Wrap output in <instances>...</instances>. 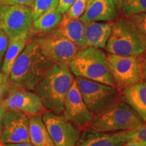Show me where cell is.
<instances>
[{
  "label": "cell",
  "mask_w": 146,
  "mask_h": 146,
  "mask_svg": "<svg viewBox=\"0 0 146 146\" xmlns=\"http://www.w3.org/2000/svg\"><path fill=\"white\" fill-rule=\"evenodd\" d=\"M54 62L45 58L34 39H31L14 62L10 76L17 86L34 91Z\"/></svg>",
  "instance_id": "1"
},
{
  "label": "cell",
  "mask_w": 146,
  "mask_h": 146,
  "mask_svg": "<svg viewBox=\"0 0 146 146\" xmlns=\"http://www.w3.org/2000/svg\"><path fill=\"white\" fill-rule=\"evenodd\" d=\"M74 81L68 66L54 63L34 91L45 109L62 114L66 96Z\"/></svg>",
  "instance_id": "2"
},
{
  "label": "cell",
  "mask_w": 146,
  "mask_h": 146,
  "mask_svg": "<svg viewBox=\"0 0 146 146\" xmlns=\"http://www.w3.org/2000/svg\"><path fill=\"white\" fill-rule=\"evenodd\" d=\"M68 68L74 76L116 87L106 54L102 49L88 47L78 50L68 64Z\"/></svg>",
  "instance_id": "3"
},
{
  "label": "cell",
  "mask_w": 146,
  "mask_h": 146,
  "mask_svg": "<svg viewBox=\"0 0 146 146\" xmlns=\"http://www.w3.org/2000/svg\"><path fill=\"white\" fill-rule=\"evenodd\" d=\"M144 124L140 116L120 98L95 114L89 129L98 132H116L136 129Z\"/></svg>",
  "instance_id": "4"
},
{
  "label": "cell",
  "mask_w": 146,
  "mask_h": 146,
  "mask_svg": "<svg viewBox=\"0 0 146 146\" xmlns=\"http://www.w3.org/2000/svg\"><path fill=\"white\" fill-rule=\"evenodd\" d=\"M106 58L116 87L120 92L143 81V54L119 56L107 53Z\"/></svg>",
  "instance_id": "5"
},
{
  "label": "cell",
  "mask_w": 146,
  "mask_h": 146,
  "mask_svg": "<svg viewBox=\"0 0 146 146\" xmlns=\"http://www.w3.org/2000/svg\"><path fill=\"white\" fill-rule=\"evenodd\" d=\"M105 49L108 53L119 56L140 55L145 52L137 35L125 17L118 18L113 23Z\"/></svg>",
  "instance_id": "6"
},
{
  "label": "cell",
  "mask_w": 146,
  "mask_h": 146,
  "mask_svg": "<svg viewBox=\"0 0 146 146\" xmlns=\"http://www.w3.org/2000/svg\"><path fill=\"white\" fill-rule=\"evenodd\" d=\"M75 82L84 102L94 114L120 99V93L116 87L78 76Z\"/></svg>",
  "instance_id": "7"
},
{
  "label": "cell",
  "mask_w": 146,
  "mask_h": 146,
  "mask_svg": "<svg viewBox=\"0 0 146 146\" xmlns=\"http://www.w3.org/2000/svg\"><path fill=\"white\" fill-rule=\"evenodd\" d=\"M33 39L39 45L43 56L54 63L68 66L78 51L74 43L54 30L47 33L38 35Z\"/></svg>",
  "instance_id": "8"
},
{
  "label": "cell",
  "mask_w": 146,
  "mask_h": 146,
  "mask_svg": "<svg viewBox=\"0 0 146 146\" xmlns=\"http://www.w3.org/2000/svg\"><path fill=\"white\" fill-rule=\"evenodd\" d=\"M33 18L31 8L25 5H0V29L12 38L31 31Z\"/></svg>",
  "instance_id": "9"
},
{
  "label": "cell",
  "mask_w": 146,
  "mask_h": 146,
  "mask_svg": "<svg viewBox=\"0 0 146 146\" xmlns=\"http://www.w3.org/2000/svg\"><path fill=\"white\" fill-rule=\"evenodd\" d=\"M42 120L56 146H76L81 131L62 114L46 110Z\"/></svg>",
  "instance_id": "10"
},
{
  "label": "cell",
  "mask_w": 146,
  "mask_h": 146,
  "mask_svg": "<svg viewBox=\"0 0 146 146\" xmlns=\"http://www.w3.org/2000/svg\"><path fill=\"white\" fill-rule=\"evenodd\" d=\"M62 115L81 131L89 129L94 119L95 114L84 102L75 78L66 96Z\"/></svg>",
  "instance_id": "11"
},
{
  "label": "cell",
  "mask_w": 146,
  "mask_h": 146,
  "mask_svg": "<svg viewBox=\"0 0 146 146\" xmlns=\"http://www.w3.org/2000/svg\"><path fill=\"white\" fill-rule=\"evenodd\" d=\"M29 117L18 111L5 110L2 119L0 141L4 144L31 143Z\"/></svg>",
  "instance_id": "12"
},
{
  "label": "cell",
  "mask_w": 146,
  "mask_h": 146,
  "mask_svg": "<svg viewBox=\"0 0 146 146\" xmlns=\"http://www.w3.org/2000/svg\"><path fill=\"white\" fill-rule=\"evenodd\" d=\"M1 105L5 110L18 111L29 116L42 114L46 111L35 92L21 87L11 91Z\"/></svg>",
  "instance_id": "13"
},
{
  "label": "cell",
  "mask_w": 146,
  "mask_h": 146,
  "mask_svg": "<svg viewBox=\"0 0 146 146\" xmlns=\"http://www.w3.org/2000/svg\"><path fill=\"white\" fill-rule=\"evenodd\" d=\"M118 0H93L78 19L83 24L91 22H114L118 18Z\"/></svg>",
  "instance_id": "14"
},
{
  "label": "cell",
  "mask_w": 146,
  "mask_h": 146,
  "mask_svg": "<svg viewBox=\"0 0 146 146\" xmlns=\"http://www.w3.org/2000/svg\"><path fill=\"white\" fill-rule=\"evenodd\" d=\"M127 141V131L98 132L87 129L81 131L76 146H121Z\"/></svg>",
  "instance_id": "15"
},
{
  "label": "cell",
  "mask_w": 146,
  "mask_h": 146,
  "mask_svg": "<svg viewBox=\"0 0 146 146\" xmlns=\"http://www.w3.org/2000/svg\"><path fill=\"white\" fill-rule=\"evenodd\" d=\"M54 31L74 43L78 50L86 47L85 41V24L78 18L72 19L64 14L62 18Z\"/></svg>",
  "instance_id": "16"
},
{
  "label": "cell",
  "mask_w": 146,
  "mask_h": 146,
  "mask_svg": "<svg viewBox=\"0 0 146 146\" xmlns=\"http://www.w3.org/2000/svg\"><path fill=\"white\" fill-rule=\"evenodd\" d=\"M120 98L132 108L146 123V82L141 81L120 91Z\"/></svg>",
  "instance_id": "17"
},
{
  "label": "cell",
  "mask_w": 146,
  "mask_h": 146,
  "mask_svg": "<svg viewBox=\"0 0 146 146\" xmlns=\"http://www.w3.org/2000/svg\"><path fill=\"white\" fill-rule=\"evenodd\" d=\"M114 22H91L85 25L86 47L104 49Z\"/></svg>",
  "instance_id": "18"
},
{
  "label": "cell",
  "mask_w": 146,
  "mask_h": 146,
  "mask_svg": "<svg viewBox=\"0 0 146 146\" xmlns=\"http://www.w3.org/2000/svg\"><path fill=\"white\" fill-rule=\"evenodd\" d=\"M32 35V31H29L9 39L1 68L3 75L6 78L10 76L11 69L14 62L31 39Z\"/></svg>",
  "instance_id": "19"
},
{
  "label": "cell",
  "mask_w": 146,
  "mask_h": 146,
  "mask_svg": "<svg viewBox=\"0 0 146 146\" xmlns=\"http://www.w3.org/2000/svg\"><path fill=\"white\" fill-rule=\"evenodd\" d=\"M42 114L29 117V137L33 146H56L47 131Z\"/></svg>",
  "instance_id": "20"
},
{
  "label": "cell",
  "mask_w": 146,
  "mask_h": 146,
  "mask_svg": "<svg viewBox=\"0 0 146 146\" xmlns=\"http://www.w3.org/2000/svg\"><path fill=\"white\" fill-rule=\"evenodd\" d=\"M62 16L63 14L58 12L56 8L45 12L33 21L32 33L40 35L52 31L57 27Z\"/></svg>",
  "instance_id": "21"
},
{
  "label": "cell",
  "mask_w": 146,
  "mask_h": 146,
  "mask_svg": "<svg viewBox=\"0 0 146 146\" xmlns=\"http://www.w3.org/2000/svg\"><path fill=\"white\" fill-rule=\"evenodd\" d=\"M117 6L123 17L146 12V0H120Z\"/></svg>",
  "instance_id": "22"
},
{
  "label": "cell",
  "mask_w": 146,
  "mask_h": 146,
  "mask_svg": "<svg viewBox=\"0 0 146 146\" xmlns=\"http://www.w3.org/2000/svg\"><path fill=\"white\" fill-rule=\"evenodd\" d=\"M125 18L134 29L146 51V12Z\"/></svg>",
  "instance_id": "23"
},
{
  "label": "cell",
  "mask_w": 146,
  "mask_h": 146,
  "mask_svg": "<svg viewBox=\"0 0 146 146\" xmlns=\"http://www.w3.org/2000/svg\"><path fill=\"white\" fill-rule=\"evenodd\" d=\"M59 0H35L31 6L33 21L47 11L57 8Z\"/></svg>",
  "instance_id": "24"
},
{
  "label": "cell",
  "mask_w": 146,
  "mask_h": 146,
  "mask_svg": "<svg viewBox=\"0 0 146 146\" xmlns=\"http://www.w3.org/2000/svg\"><path fill=\"white\" fill-rule=\"evenodd\" d=\"M87 5V0H75L66 13L68 18L72 19L79 18L85 12Z\"/></svg>",
  "instance_id": "25"
},
{
  "label": "cell",
  "mask_w": 146,
  "mask_h": 146,
  "mask_svg": "<svg viewBox=\"0 0 146 146\" xmlns=\"http://www.w3.org/2000/svg\"><path fill=\"white\" fill-rule=\"evenodd\" d=\"M127 142H146V123L136 129L127 131Z\"/></svg>",
  "instance_id": "26"
},
{
  "label": "cell",
  "mask_w": 146,
  "mask_h": 146,
  "mask_svg": "<svg viewBox=\"0 0 146 146\" xmlns=\"http://www.w3.org/2000/svg\"><path fill=\"white\" fill-rule=\"evenodd\" d=\"M8 36L0 29V69L1 68L3 57L8 45Z\"/></svg>",
  "instance_id": "27"
},
{
  "label": "cell",
  "mask_w": 146,
  "mask_h": 146,
  "mask_svg": "<svg viewBox=\"0 0 146 146\" xmlns=\"http://www.w3.org/2000/svg\"><path fill=\"white\" fill-rule=\"evenodd\" d=\"M34 1L35 0H0V5H25L31 8Z\"/></svg>",
  "instance_id": "28"
},
{
  "label": "cell",
  "mask_w": 146,
  "mask_h": 146,
  "mask_svg": "<svg viewBox=\"0 0 146 146\" xmlns=\"http://www.w3.org/2000/svg\"><path fill=\"white\" fill-rule=\"evenodd\" d=\"M75 0H59L57 5V10L64 14L68 11L70 7L72 5Z\"/></svg>",
  "instance_id": "29"
},
{
  "label": "cell",
  "mask_w": 146,
  "mask_h": 146,
  "mask_svg": "<svg viewBox=\"0 0 146 146\" xmlns=\"http://www.w3.org/2000/svg\"><path fill=\"white\" fill-rule=\"evenodd\" d=\"M121 146H146V142H131L129 141Z\"/></svg>",
  "instance_id": "30"
},
{
  "label": "cell",
  "mask_w": 146,
  "mask_h": 146,
  "mask_svg": "<svg viewBox=\"0 0 146 146\" xmlns=\"http://www.w3.org/2000/svg\"><path fill=\"white\" fill-rule=\"evenodd\" d=\"M5 111V109L1 105V102H0V135H1V125H2V119L3 114Z\"/></svg>",
  "instance_id": "31"
},
{
  "label": "cell",
  "mask_w": 146,
  "mask_h": 146,
  "mask_svg": "<svg viewBox=\"0 0 146 146\" xmlns=\"http://www.w3.org/2000/svg\"><path fill=\"white\" fill-rule=\"evenodd\" d=\"M5 146H33L31 143H19L5 144Z\"/></svg>",
  "instance_id": "32"
},
{
  "label": "cell",
  "mask_w": 146,
  "mask_h": 146,
  "mask_svg": "<svg viewBox=\"0 0 146 146\" xmlns=\"http://www.w3.org/2000/svg\"><path fill=\"white\" fill-rule=\"evenodd\" d=\"M143 72L146 71V51L143 54Z\"/></svg>",
  "instance_id": "33"
},
{
  "label": "cell",
  "mask_w": 146,
  "mask_h": 146,
  "mask_svg": "<svg viewBox=\"0 0 146 146\" xmlns=\"http://www.w3.org/2000/svg\"><path fill=\"white\" fill-rule=\"evenodd\" d=\"M3 77H4V75H3V74H1V73H0V84L2 83Z\"/></svg>",
  "instance_id": "34"
},
{
  "label": "cell",
  "mask_w": 146,
  "mask_h": 146,
  "mask_svg": "<svg viewBox=\"0 0 146 146\" xmlns=\"http://www.w3.org/2000/svg\"><path fill=\"white\" fill-rule=\"evenodd\" d=\"M143 81L146 82V71L143 72Z\"/></svg>",
  "instance_id": "35"
},
{
  "label": "cell",
  "mask_w": 146,
  "mask_h": 146,
  "mask_svg": "<svg viewBox=\"0 0 146 146\" xmlns=\"http://www.w3.org/2000/svg\"><path fill=\"white\" fill-rule=\"evenodd\" d=\"M0 146H5V144L0 141Z\"/></svg>",
  "instance_id": "36"
},
{
  "label": "cell",
  "mask_w": 146,
  "mask_h": 146,
  "mask_svg": "<svg viewBox=\"0 0 146 146\" xmlns=\"http://www.w3.org/2000/svg\"><path fill=\"white\" fill-rule=\"evenodd\" d=\"M92 1H93V0H87V4H89V3L91 2ZM118 1H120V0H118Z\"/></svg>",
  "instance_id": "37"
},
{
  "label": "cell",
  "mask_w": 146,
  "mask_h": 146,
  "mask_svg": "<svg viewBox=\"0 0 146 146\" xmlns=\"http://www.w3.org/2000/svg\"><path fill=\"white\" fill-rule=\"evenodd\" d=\"M1 87H0V95H1Z\"/></svg>",
  "instance_id": "38"
}]
</instances>
